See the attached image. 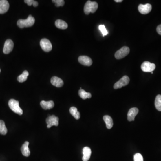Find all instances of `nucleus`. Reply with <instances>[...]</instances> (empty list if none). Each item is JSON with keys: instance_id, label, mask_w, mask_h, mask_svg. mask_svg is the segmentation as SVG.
Returning <instances> with one entry per match:
<instances>
[{"instance_id": "8", "label": "nucleus", "mask_w": 161, "mask_h": 161, "mask_svg": "<svg viewBox=\"0 0 161 161\" xmlns=\"http://www.w3.org/2000/svg\"><path fill=\"white\" fill-rule=\"evenodd\" d=\"M46 121L47 124V128H50L52 126H57L59 125V118L54 115L50 116L47 118Z\"/></svg>"}, {"instance_id": "9", "label": "nucleus", "mask_w": 161, "mask_h": 161, "mask_svg": "<svg viewBox=\"0 0 161 161\" xmlns=\"http://www.w3.org/2000/svg\"><path fill=\"white\" fill-rule=\"evenodd\" d=\"M14 43L11 39H8L5 42L3 51L6 54H9L13 50Z\"/></svg>"}, {"instance_id": "23", "label": "nucleus", "mask_w": 161, "mask_h": 161, "mask_svg": "<svg viewBox=\"0 0 161 161\" xmlns=\"http://www.w3.org/2000/svg\"><path fill=\"white\" fill-rule=\"evenodd\" d=\"M155 106L157 110L161 111V95L160 94L158 95L155 98Z\"/></svg>"}, {"instance_id": "16", "label": "nucleus", "mask_w": 161, "mask_h": 161, "mask_svg": "<svg viewBox=\"0 0 161 161\" xmlns=\"http://www.w3.org/2000/svg\"><path fill=\"white\" fill-rule=\"evenodd\" d=\"M40 106L44 110H50L52 109L54 107V102L52 101H42L40 102Z\"/></svg>"}, {"instance_id": "1", "label": "nucleus", "mask_w": 161, "mask_h": 161, "mask_svg": "<svg viewBox=\"0 0 161 161\" xmlns=\"http://www.w3.org/2000/svg\"><path fill=\"white\" fill-rule=\"evenodd\" d=\"M98 8V4L96 2L88 1L85 5L84 11L85 14L88 15L90 13H95Z\"/></svg>"}, {"instance_id": "5", "label": "nucleus", "mask_w": 161, "mask_h": 161, "mask_svg": "<svg viewBox=\"0 0 161 161\" xmlns=\"http://www.w3.org/2000/svg\"><path fill=\"white\" fill-rule=\"evenodd\" d=\"M40 45L42 49L45 52H49L52 49V44L47 39L43 38L40 40Z\"/></svg>"}, {"instance_id": "4", "label": "nucleus", "mask_w": 161, "mask_h": 161, "mask_svg": "<svg viewBox=\"0 0 161 161\" xmlns=\"http://www.w3.org/2000/svg\"><path fill=\"white\" fill-rule=\"evenodd\" d=\"M130 49L127 46H124L118 50L115 54V58L118 60L122 59L129 53Z\"/></svg>"}, {"instance_id": "20", "label": "nucleus", "mask_w": 161, "mask_h": 161, "mask_svg": "<svg viewBox=\"0 0 161 161\" xmlns=\"http://www.w3.org/2000/svg\"><path fill=\"white\" fill-rule=\"evenodd\" d=\"M78 94L79 96L83 99L90 98L92 96V94L90 93L87 92L83 89H80L79 90Z\"/></svg>"}, {"instance_id": "25", "label": "nucleus", "mask_w": 161, "mask_h": 161, "mask_svg": "<svg viewBox=\"0 0 161 161\" xmlns=\"http://www.w3.org/2000/svg\"><path fill=\"white\" fill-rule=\"evenodd\" d=\"M24 2L25 3H27L29 6H31L33 5L34 7H37L38 6V3L37 1H35L34 0H25L24 1Z\"/></svg>"}, {"instance_id": "22", "label": "nucleus", "mask_w": 161, "mask_h": 161, "mask_svg": "<svg viewBox=\"0 0 161 161\" xmlns=\"http://www.w3.org/2000/svg\"><path fill=\"white\" fill-rule=\"evenodd\" d=\"M28 75V72L27 70H25L22 74L20 75L18 77L17 79L19 83H23V82H25L27 80Z\"/></svg>"}, {"instance_id": "13", "label": "nucleus", "mask_w": 161, "mask_h": 161, "mask_svg": "<svg viewBox=\"0 0 161 161\" xmlns=\"http://www.w3.org/2000/svg\"><path fill=\"white\" fill-rule=\"evenodd\" d=\"M139 110L137 107H133L129 110L128 113V120L129 121H132L135 120V116L138 113Z\"/></svg>"}, {"instance_id": "31", "label": "nucleus", "mask_w": 161, "mask_h": 161, "mask_svg": "<svg viewBox=\"0 0 161 161\" xmlns=\"http://www.w3.org/2000/svg\"><path fill=\"white\" fill-rule=\"evenodd\" d=\"M0 72H1V69H0Z\"/></svg>"}, {"instance_id": "10", "label": "nucleus", "mask_w": 161, "mask_h": 161, "mask_svg": "<svg viewBox=\"0 0 161 161\" xmlns=\"http://www.w3.org/2000/svg\"><path fill=\"white\" fill-rule=\"evenodd\" d=\"M138 10L140 14H147L151 11L152 6L149 4H147L145 5L140 4L139 5Z\"/></svg>"}, {"instance_id": "3", "label": "nucleus", "mask_w": 161, "mask_h": 161, "mask_svg": "<svg viewBox=\"0 0 161 161\" xmlns=\"http://www.w3.org/2000/svg\"><path fill=\"white\" fill-rule=\"evenodd\" d=\"M9 107L12 111L19 115H22L23 111L19 105V102L14 99H11L9 100L8 103Z\"/></svg>"}, {"instance_id": "19", "label": "nucleus", "mask_w": 161, "mask_h": 161, "mask_svg": "<svg viewBox=\"0 0 161 161\" xmlns=\"http://www.w3.org/2000/svg\"><path fill=\"white\" fill-rule=\"evenodd\" d=\"M55 25L56 28L61 29H66L68 28V24L62 20L58 19L55 22Z\"/></svg>"}, {"instance_id": "12", "label": "nucleus", "mask_w": 161, "mask_h": 161, "mask_svg": "<svg viewBox=\"0 0 161 161\" xmlns=\"http://www.w3.org/2000/svg\"><path fill=\"white\" fill-rule=\"evenodd\" d=\"M10 7L9 2L6 0L0 1V14L6 13Z\"/></svg>"}, {"instance_id": "29", "label": "nucleus", "mask_w": 161, "mask_h": 161, "mask_svg": "<svg viewBox=\"0 0 161 161\" xmlns=\"http://www.w3.org/2000/svg\"><path fill=\"white\" fill-rule=\"evenodd\" d=\"M157 32L158 34L161 35V24L159 25L157 28Z\"/></svg>"}, {"instance_id": "17", "label": "nucleus", "mask_w": 161, "mask_h": 161, "mask_svg": "<svg viewBox=\"0 0 161 161\" xmlns=\"http://www.w3.org/2000/svg\"><path fill=\"white\" fill-rule=\"evenodd\" d=\"M29 144V142H25L21 148V151L22 152V154L25 157L29 156L30 153H31V152L30 151L29 149L28 148Z\"/></svg>"}, {"instance_id": "6", "label": "nucleus", "mask_w": 161, "mask_h": 161, "mask_svg": "<svg viewBox=\"0 0 161 161\" xmlns=\"http://www.w3.org/2000/svg\"><path fill=\"white\" fill-rule=\"evenodd\" d=\"M129 78L128 76H124L114 84V88L115 89H118L122 88V87H125L129 84Z\"/></svg>"}, {"instance_id": "14", "label": "nucleus", "mask_w": 161, "mask_h": 161, "mask_svg": "<svg viewBox=\"0 0 161 161\" xmlns=\"http://www.w3.org/2000/svg\"><path fill=\"white\" fill-rule=\"evenodd\" d=\"M51 83L52 85L57 87H61L64 85V82L61 79L55 76L52 78Z\"/></svg>"}, {"instance_id": "18", "label": "nucleus", "mask_w": 161, "mask_h": 161, "mask_svg": "<svg viewBox=\"0 0 161 161\" xmlns=\"http://www.w3.org/2000/svg\"><path fill=\"white\" fill-rule=\"evenodd\" d=\"M103 119L106 125L107 128L108 129H111L113 126V120L111 116L106 115L103 116Z\"/></svg>"}, {"instance_id": "27", "label": "nucleus", "mask_w": 161, "mask_h": 161, "mask_svg": "<svg viewBox=\"0 0 161 161\" xmlns=\"http://www.w3.org/2000/svg\"><path fill=\"white\" fill-rule=\"evenodd\" d=\"M52 1L55 3V6L57 7L63 6L65 4V1L63 0H53Z\"/></svg>"}, {"instance_id": "26", "label": "nucleus", "mask_w": 161, "mask_h": 161, "mask_svg": "<svg viewBox=\"0 0 161 161\" xmlns=\"http://www.w3.org/2000/svg\"><path fill=\"white\" fill-rule=\"evenodd\" d=\"M99 29L100 30V31L102 33L103 36H106L107 34H108V32H107V30L106 28H105L104 25H100L99 26Z\"/></svg>"}, {"instance_id": "21", "label": "nucleus", "mask_w": 161, "mask_h": 161, "mask_svg": "<svg viewBox=\"0 0 161 161\" xmlns=\"http://www.w3.org/2000/svg\"><path fill=\"white\" fill-rule=\"evenodd\" d=\"M69 112L76 120H79L80 118V114L79 112L78 111V109L76 107H71L70 108Z\"/></svg>"}, {"instance_id": "24", "label": "nucleus", "mask_w": 161, "mask_h": 161, "mask_svg": "<svg viewBox=\"0 0 161 161\" xmlns=\"http://www.w3.org/2000/svg\"><path fill=\"white\" fill-rule=\"evenodd\" d=\"M7 133V129L5 125V122L2 120H0V134L5 135Z\"/></svg>"}, {"instance_id": "15", "label": "nucleus", "mask_w": 161, "mask_h": 161, "mask_svg": "<svg viewBox=\"0 0 161 161\" xmlns=\"http://www.w3.org/2000/svg\"><path fill=\"white\" fill-rule=\"evenodd\" d=\"M83 161H88L90 158L92 154V150L88 147H85L83 150Z\"/></svg>"}, {"instance_id": "11", "label": "nucleus", "mask_w": 161, "mask_h": 161, "mask_svg": "<svg viewBox=\"0 0 161 161\" xmlns=\"http://www.w3.org/2000/svg\"><path fill=\"white\" fill-rule=\"evenodd\" d=\"M78 61L80 64L85 66H89L92 64V59L86 56H81L78 58Z\"/></svg>"}, {"instance_id": "28", "label": "nucleus", "mask_w": 161, "mask_h": 161, "mask_svg": "<svg viewBox=\"0 0 161 161\" xmlns=\"http://www.w3.org/2000/svg\"><path fill=\"white\" fill-rule=\"evenodd\" d=\"M134 161H144L143 158L142 154L139 153H137L135 154L134 156Z\"/></svg>"}, {"instance_id": "30", "label": "nucleus", "mask_w": 161, "mask_h": 161, "mask_svg": "<svg viewBox=\"0 0 161 161\" xmlns=\"http://www.w3.org/2000/svg\"><path fill=\"white\" fill-rule=\"evenodd\" d=\"M115 1L116 2H121L123 1V0H115Z\"/></svg>"}, {"instance_id": "2", "label": "nucleus", "mask_w": 161, "mask_h": 161, "mask_svg": "<svg viewBox=\"0 0 161 161\" xmlns=\"http://www.w3.org/2000/svg\"><path fill=\"white\" fill-rule=\"evenodd\" d=\"M35 19L32 15H29L26 19H19L17 22V25L20 28L32 27L34 24Z\"/></svg>"}, {"instance_id": "7", "label": "nucleus", "mask_w": 161, "mask_h": 161, "mask_svg": "<svg viewBox=\"0 0 161 161\" xmlns=\"http://www.w3.org/2000/svg\"><path fill=\"white\" fill-rule=\"evenodd\" d=\"M156 68V65L153 63L149 61H144L141 65V69L143 72H152Z\"/></svg>"}]
</instances>
